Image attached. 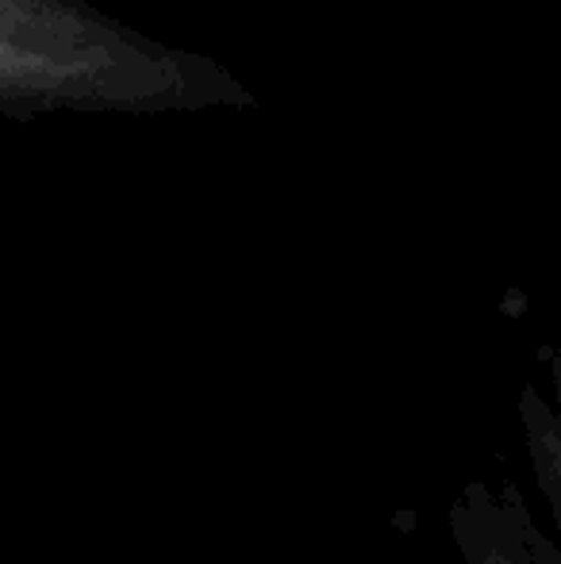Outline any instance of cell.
<instances>
[{
    "mask_svg": "<svg viewBox=\"0 0 561 564\" xmlns=\"http://www.w3.org/2000/svg\"><path fill=\"white\" fill-rule=\"evenodd\" d=\"M550 400H554V408H558V415H561V341H558V349L550 354Z\"/></svg>",
    "mask_w": 561,
    "mask_h": 564,
    "instance_id": "4",
    "label": "cell"
},
{
    "mask_svg": "<svg viewBox=\"0 0 561 564\" xmlns=\"http://www.w3.org/2000/svg\"><path fill=\"white\" fill-rule=\"evenodd\" d=\"M258 97L224 62L108 15L97 0H0V116L242 112Z\"/></svg>",
    "mask_w": 561,
    "mask_h": 564,
    "instance_id": "1",
    "label": "cell"
},
{
    "mask_svg": "<svg viewBox=\"0 0 561 564\" xmlns=\"http://www.w3.org/2000/svg\"><path fill=\"white\" fill-rule=\"evenodd\" d=\"M446 530L462 564H561V545L508 480L465 484L446 507Z\"/></svg>",
    "mask_w": 561,
    "mask_h": 564,
    "instance_id": "2",
    "label": "cell"
},
{
    "mask_svg": "<svg viewBox=\"0 0 561 564\" xmlns=\"http://www.w3.org/2000/svg\"><path fill=\"white\" fill-rule=\"evenodd\" d=\"M516 411H519V431H524V449L535 476V488L547 499V511L561 538V415L554 400L542 395L535 384H527L519 392Z\"/></svg>",
    "mask_w": 561,
    "mask_h": 564,
    "instance_id": "3",
    "label": "cell"
}]
</instances>
